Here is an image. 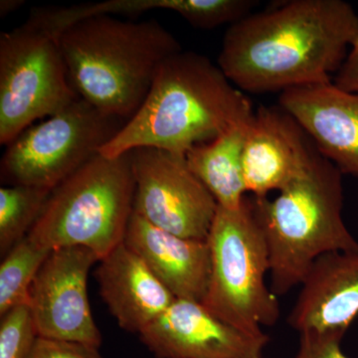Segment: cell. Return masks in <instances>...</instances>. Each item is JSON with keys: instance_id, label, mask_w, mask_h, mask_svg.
<instances>
[{"instance_id": "obj_1", "label": "cell", "mask_w": 358, "mask_h": 358, "mask_svg": "<svg viewBox=\"0 0 358 358\" xmlns=\"http://www.w3.org/2000/svg\"><path fill=\"white\" fill-rule=\"evenodd\" d=\"M357 34L358 14L348 2L289 0L230 25L218 66L248 93L329 83Z\"/></svg>"}, {"instance_id": "obj_2", "label": "cell", "mask_w": 358, "mask_h": 358, "mask_svg": "<svg viewBox=\"0 0 358 358\" xmlns=\"http://www.w3.org/2000/svg\"><path fill=\"white\" fill-rule=\"evenodd\" d=\"M254 112L218 65L182 50L162 63L140 109L99 154L115 159L136 148H155L185 157Z\"/></svg>"}, {"instance_id": "obj_3", "label": "cell", "mask_w": 358, "mask_h": 358, "mask_svg": "<svg viewBox=\"0 0 358 358\" xmlns=\"http://www.w3.org/2000/svg\"><path fill=\"white\" fill-rule=\"evenodd\" d=\"M78 95L103 114L128 122L147 98L162 63L182 47L157 20L98 15L57 36Z\"/></svg>"}, {"instance_id": "obj_4", "label": "cell", "mask_w": 358, "mask_h": 358, "mask_svg": "<svg viewBox=\"0 0 358 358\" xmlns=\"http://www.w3.org/2000/svg\"><path fill=\"white\" fill-rule=\"evenodd\" d=\"M343 173L320 152L271 199L251 197L268 250L271 291L301 286L313 264L334 252L357 251L343 218Z\"/></svg>"}, {"instance_id": "obj_5", "label": "cell", "mask_w": 358, "mask_h": 358, "mask_svg": "<svg viewBox=\"0 0 358 358\" xmlns=\"http://www.w3.org/2000/svg\"><path fill=\"white\" fill-rule=\"evenodd\" d=\"M134 200L131 152L98 155L52 190L27 237L50 250L85 247L102 260L124 241Z\"/></svg>"}, {"instance_id": "obj_6", "label": "cell", "mask_w": 358, "mask_h": 358, "mask_svg": "<svg viewBox=\"0 0 358 358\" xmlns=\"http://www.w3.org/2000/svg\"><path fill=\"white\" fill-rule=\"evenodd\" d=\"M207 241L211 270L202 303L231 326L262 336L279 320L280 306L266 284L270 255L251 197L235 209L218 205Z\"/></svg>"}, {"instance_id": "obj_7", "label": "cell", "mask_w": 358, "mask_h": 358, "mask_svg": "<svg viewBox=\"0 0 358 358\" xmlns=\"http://www.w3.org/2000/svg\"><path fill=\"white\" fill-rule=\"evenodd\" d=\"M80 96L58 39L26 21L0 35V143L7 145Z\"/></svg>"}, {"instance_id": "obj_8", "label": "cell", "mask_w": 358, "mask_h": 358, "mask_svg": "<svg viewBox=\"0 0 358 358\" xmlns=\"http://www.w3.org/2000/svg\"><path fill=\"white\" fill-rule=\"evenodd\" d=\"M124 124L80 96L6 145L0 164L2 181L53 190L100 155Z\"/></svg>"}, {"instance_id": "obj_9", "label": "cell", "mask_w": 358, "mask_h": 358, "mask_svg": "<svg viewBox=\"0 0 358 358\" xmlns=\"http://www.w3.org/2000/svg\"><path fill=\"white\" fill-rule=\"evenodd\" d=\"M134 212L159 229L207 240L218 203L185 157L155 148L131 150Z\"/></svg>"}, {"instance_id": "obj_10", "label": "cell", "mask_w": 358, "mask_h": 358, "mask_svg": "<svg viewBox=\"0 0 358 358\" xmlns=\"http://www.w3.org/2000/svg\"><path fill=\"white\" fill-rule=\"evenodd\" d=\"M99 257L85 247L52 250L30 289L28 307L39 338L74 341L100 348L88 298L90 270Z\"/></svg>"}, {"instance_id": "obj_11", "label": "cell", "mask_w": 358, "mask_h": 358, "mask_svg": "<svg viewBox=\"0 0 358 358\" xmlns=\"http://www.w3.org/2000/svg\"><path fill=\"white\" fill-rule=\"evenodd\" d=\"M157 358H263L267 334L231 326L201 301L178 300L140 334Z\"/></svg>"}, {"instance_id": "obj_12", "label": "cell", "mask_w": 358, "mask_h": 358, "mask_svg": "<svg viewBox=\"0 0 358 358\" xmlns=\"http://www.w3.org/2000/svg\"><path fill=\"white\" fill-rule=\"evenodd\" d=\"M317 148L300 124L281 107L254 112L243 152L247 194L265 199L279 192L307 169Z\"/></svg>"}, {"instance_id": "obj_13", "label": "cell", "mask_w": 358, "mask_h": 358, "mask_svg": "<svg viewBox=\"0 0 358 358\" xmlns=\"http://www.w3.org/2000/svg\"><path fill=\"white\" fill-rule=\"evenodd\" d=\"M279 105L341 173L358 178L357 93L329 82L282 92Z\"/></svg>"}, {"instance_id": "obj_14", "label": "cell", "mask_w": 358, "mask_h": 358, "mask_svg": "<svg viewBox=\"0 0 358 358\" xmlns=\"http://www.w3.org/2000/svg\"><path fill=\"white\" fill-rule=\"evenodd\" d=\"M301 287L289 326L299 334H345L358 315V250L320 257Z\"/></svg>"}, {"instance_id": "obj_15", "label": "cell", "mask_w": 358, "mask_h": 358, "mask_svg": "<svg viewBox=\"0 0 358 358\" xmlns=\"http://www.w3.org/2000/svg\"><path fill=\"white\" fill-rule=\"evenodd\" d=\"M124 242L178 300L202 303L211 270L207 240L178 236L155 227L134 212Z\"/></svg>"}, {"instance_id": "obj_16", "label": "cell", "mask_w": 358, "mask_h": 358, "mask_svg": "<svg viewBox=\"0 0 358 358\" xmlns=\"http://www.w3.org/2000/svg\"><path fill=\"white\" fill-rule=\"evenodd\" d=\"M96 278L110 313L129 333L140 334L176 300L124 242L100 260Z\"/></svg>"}, {"instance_id": "obj_17", "label": "cell", "mask_w": 358, "mask_h": 358, "mask_svg": "<svg viewBox=\"0 0 358 358\" xmlns=\"http://www.w3.org/2000/svg\"><path fill=\"white\" fill-rule=\"evenodd\" d=\"M251 120L233 124L213 141L196 145L185 155L192 173L223 208H238L248 196L243 176V152Z\"/></svg>"}, {"instance_id": "obj_18", "label": "cell", "mask_w": 358, "mask_h": 358, "mask_svg": "<svg viewBox=\"0 0 358 358\" xmlns=\"http://www.w3.org/2000/svg\"><path fill=\"white\" fill-rule=\"evenodd\" d=\"M52 190L28 185L0 188V253L6 256L28 236Z\"/></svg>"}, {"instance_id": "obj_19", "label": "cell", "mask_w": 358, "mask_h": 358, "mask_svg": "<svg viewBox=\"0 0 358 358\" xmlns=\"http://www.w3.org/2000/svg\"><path fill=\"white\" fill-rule=\"evenodd\" d=\"M52 250L26 237L4 256L0 265V315L28 306L30 289Z\"/></svg>"}, {"instance_id": "obj_20", "label": "cell", "mask_w": 358, "mask_h": 358, "mask_svg": "<svg viewBox=\"0 0 358 358\" xmlns=\"http://www.w3.org/2000/svg\"><path fill=\"white\" fill-rule=\"evenodd\" d=\"M253 0H176V11L195 28L213 29L234 24L252 13Z\"/></svg>"}, {"instance_id": "obj_21", "label": "cell", "mask_w": 358, "mask_h": 358, "mask_svg": "<svg viewBox=\"0 0 358 358\" xmlns=\"http://www.w3.org/2000/svg\"><path fill=\"white\" fill-rule=\"evenodd\" d=\"M38 338L28 306H20L2 315L0 358H28Z\"/></svg>"}, {"instance_id": "obj_22", "label": "cell", "mask_w": 358, "mask_h": 358, "mask_svg": "<svg viewBox=\"0 0 358 358\" xmlns=\"http://www.w3.org/2000/svg\"><path fill=\"white\" fill-rule=\"evenodd\" d=\"M343 333L300 334V345L294 358H350L341 350Z\"/></svg>"}, {"instance_id": "obj_23", "label": "cell", "mask_w": 358, "mask_h": 358, "mask_svg": "<svg viewBox=\"0 0 358 358\" xmlns=\"http://www.w3.org/2000/svg\"><path fill=\"white\" fill-rule=\"evenodd\" d=\"M28 358H103L96 346L37 338Z\"/></svg>"}, {"instance_id": "obj_24", "label": "cell", "mask_w": 358, "mask_h": 358, "mask_svg": "<svg viewBox=\"0 0 358 358\" xmlns=\"http://www.w3.org/2000/svg\"><path fill=\"white\" fill-rule=\"evenodd\" d=\"M333 83L343 91L358 94V34L350 45L345 61L336 73Z\"/></svg>"}, {"instance_id": "obj_25", "label": "cell", "mask_w": 358, "mask_h": 358, "mask_svg": "<svg viewBox=\"0 0 358 358\" xmlns=\"http://www.w3.org/2000/svg\"><path fill=\"white\" fill-rule=\"evenodd\" d=\"M23 4H24V1L22 0H1L0 1V16L6 17L9 14L17 10Z\"/></svg>"}]
</instances>
